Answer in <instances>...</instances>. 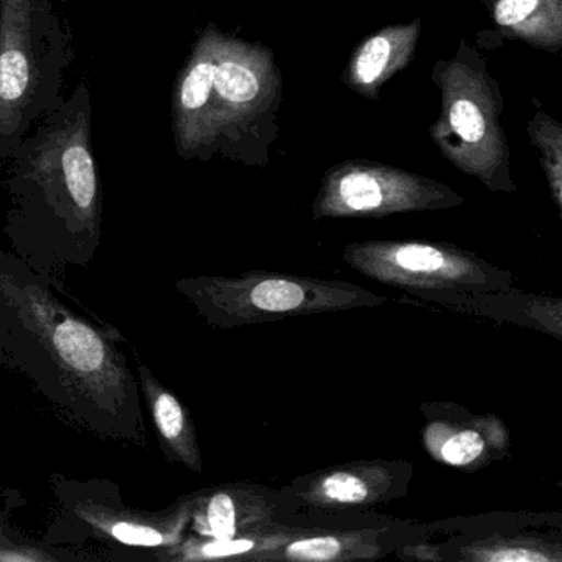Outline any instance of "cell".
<instances>
[{"instance_id": "9c48e42d", "label": "cell", "mask_w": 562, "mask_h": 562, "mask_svg": "<svg viewBox=\"0 0 562 562\" xmlns=\"http://www.w3.org/2000/svg\"><path fill=\"white\" fill-rule=\"evenodd\" d=\"M419 35V21L393 25L371 35L351 58L348 67L350 87L361 97L376 98L380 88L413 60Z\"/></svg>"}, {"instance_id": "7c38bea8", "label": "cell", "mask_w": 562, "mask_h": 562, "mask_svg": "<svg viewBox=\"0 0 562 562\" xmlns=\"http://www.w3.org/2000/svg\"><path fill=\"white\" fill-rule=\"evenodd\" d=\"M11 516L0 518V562H60L87 561L88 555L68 551V548L32 541L18 535L9 525Z\"/></svg>"}, {"instance_id": "8fae6325", "label": "cell", "mask_w": 562, "mask_h": 562, "mask_svg": "<svg viewBox=\"0 0 562 562\" xmlns=\"http://www.w3.org/2000/svg\"><path fill=\"white\" fill-rule=\"evenodd\" d=\"M380 268L374 276L423 282L457 281L465 278L469 266L446 249L430 245H393L380 248Z\"/></svg>"}, {"instance_id": "d6986e66", "label": "cell", "mask_w": 562, "mask_h": 562, "mask_svg": "<svg viewBox=\"0 0 562 562\" xmlns=\"http://www.w3.org/2000/svg\"><path fill=\"white\" fill-rule=\"evenodd\" d=\"M25 499L21 493L15 490L4 488L0 490V518L11 516L19 506L24 505Z\"/></svg>"}, {"instance_id": "7a4b0ae2", "label": "cell", "mask_w": 562, "mask_h": 562, "mask_svg": "<svg viewBox=\"0 0 562 562\" xmlns=\"http://www.w3.org/2000/svg\"><path fill=\"white\" fill-rule=\"evenodd\" d=\"M2 187L9 209L2 233L35 271L61 278L97 258L103 189L93 147V103L80 81L12 150Z\"/></svg>"}, {"instance_id": "6da1fadb", "label": "cell", "mask_w": 562, "mask_h": 562, "mask_svg": "<svg viewBox=\"0 0 562 562\" xmlns=\"http://www.w3.org/2000/svg\"><path fill=\"white\" fill-rule=\"evenodd\" d=\"M58 276L0 249V368L22 374L81 429L146 447L147 423L127 340L85 312Z\"/></svg>"}, {"instance_id": "30bf717a", "label": "cell", "mask_w": 562, "mask_h": 562, "mask_svg": "<svg viewBox=\"0 0 562 562\" xmlns=\"http://www.w3.org/2000/svg\"><path fill=\"white\" fill-rule=\"evenodd\" d=\"M493 21L502 31L544 50L562 44V0H492Z\"/></svg>"}, {"instance_id": "ba28073f", "label": "cell", "mask_w": 562, "mask_h": 562, "mask_svg": "<svg viewBox=\"0 0 562 562\" xmlns=\"http://www.w3.org/2000/svg\"><path fill=\"white\" fill-rule=\"evenodd\" d=\"M136 361L140 396L146 400L160 450L169 462L182 463L187 469L200 472L202 456L189 411L139 357Z\"/></svg>"}, {"instance_id": "8992f818", "label": "cell", "mask_w": 562, "mask_h": 562, "mask_svg": "<svg viewBox=\"0 0 562 562\" xmlns=\"http://www.w3.org/2000/svg\"><path fill=\"white\" fill-rule=\"evenodd\" d=\"M446 186L371 162H345L325 177L315 212L325 216H381L453 205Z\"/></svg>"}, {"instance_id": "5bb4252c", "label": "cell", "mask_w": 562, "mask_h": 562, "mask_svg": "<svg viewBox=\"0 0 562 562\" xmlns=\"http://www.w3.org/2000/svg\"><path fill=\"white\" fill-rule=\"evenodd\" d=\"M532 143L541 149L542 164L548 172L555 202L561 203L562 130L554 120L538 114L529 126Z\"/></svg>"}, {"instance_id": "52a82bcc", "label": "cell", "mask_w": 562, "mask_h": 562, "mask_svg": "<svg viewBox=\"0 0 562 562\" xmlns=\"http://www.w3.org/2000/svg\"><path fill=\"white\" fill-rule=\"evenodd\" d=\"M272 85L271 55L220 31L202 159L213 154L220 140L235 127L259 113L271 98Z\"/></svg>"}, {"instance_id": "9a60e30c", "label": "cell", "mask_w": 562, "mask_h": 562, "mask_svg": "<svg viewBox=\"0 0 562 562\" xmlns=\"http://www.w3.org/2000/svg\"><path fill=\"white\" fill-rule=\"evenodd\" d=\"M483 450H485V440L479 432L462 430V432L453 434L443 442L440 456H442L443 462L450 463V465L463 467L479 459Z\"/></svg>"}, {"instance_id": "3957f363", "label": "cell", "mask_w": 562, "mask_h": 562, "mask_svg": "<svg viewBox=\"0 0 562 562\" xmlns=\"http://www.w3.org/2000/svg\"><path fill=\"white\" fill-rule=\"evenodd\" d=\"M71 55L54 0H0V162L64 103Z\"/></svg>"}, {"instance_id": "277c9868", "label": "cell", "mask_w": 562, "mask_h": 562, "mask_svg": "<svg viewBox=\"0 0 562 562\" xmlns=\"http://www.w3.org/2000/svg\"><path fill=\"white\" fill-rule=\"evenodd\" d=\"M55 508L42 541L60 548L97 544L104 558L157 561L186 539L190 495L162 509L127 505L121 486L108 479H50Z\"/></svg>"}, {"instance_id": "2e32d148", "label": "cell", "mask_w": 562, "mask_h": 562, "mask_svg": "<svg viewBox=\"0 0 562 562\" xmlns=\"http://www.w3.org/2000/svg\"><path fill=\"white\" fill-rule=\"evenodd\" d=\"M322 492L327 498L338 503H360L368 496L364 480L350 472H337L322 482Z\"/></svg>"}, {"instance_id": "ac0fdd59", "label": "cell", "mask_w": 562, "mask_h": 562, "mask_svg": "<svg viewBox=\"0 0 562 562\" xmlns=\"http://www.w3.org/2000/svg\"><path fill=\"white\" fill-rule=\"evenodd\" d=\"M480 559L490 562H546L549 561V555L526 548H505L486 552Z\"/></svg>"}, {"instance_id": "4fadbf2b", "label": "cell", "mask_w": 562, "mask_h": 562, "mask_svg": "<svg viewBox=\"0 0 562 562\" xmlns=\"http://www.w3.org/2000/svg\"><path fill=\"white\" fill-rule=\"evenodd\" d=\"M307 301V289L288 279H266L248 291V304L271 314L299 311Z\"/></svg>"}, {"instance_id": "e0dca14e", "label": "cell", "mask_w": 562, "mask_h": 562, "mask_svg": "<svg viewBox=\"0 0 562 562\" xmlns=\"http://www.w3.org/2000/svg\"><path fill=\"white\" fill-rule=\"evenodd\" d=\"M341 542L331 536H318V538L301 539L292 542L285 554L288 558L297 559V561H334L340 555Z\"/></svg>"}, {"instance_id": "5b68a950", "label": "cell", "mask_w": 562, "mask_h": 562, "mask_svg": "<svg viewBox=\"0 0 562 562\" xmlns=\"http://www.w3.org/2000/svg\"><path fill=\"white\" fill-rule=\"evenodd\" d=\"M442 108L430 137L450 164L496 189L506 172L508 147L499 126L495 88L467 58L437 65Z\"/></svg>"}]
</instances>
